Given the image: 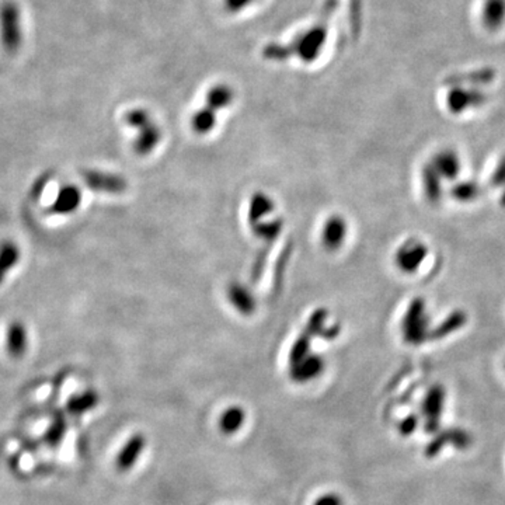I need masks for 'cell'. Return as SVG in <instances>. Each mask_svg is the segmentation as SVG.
Instances as JSON below:
<instances>
[{
  "mask_svg": "<svg viewBox=\"0 0 505 505\" xmlns=\"http://www.w3.org/2000/svg\"><path fill=\"white\" fill-rule=\"evenodd\" d=\"M491 180H493V184L496 186V187H504L505 186V157L500 161V164L497 166V169H496V171L493 173V177H491ZM503 203H505V191H504V197H503Z\"/></svg>",
  "mask_w": 505,
  "mask_h": 505,
  "instance_id": "cell-27",
  "label": "cell"
},
{
  "mask_svg": "<svg viewBox=\"0 0 505 505\" xmlns=\"http://www.w3.org/2000/svg\"><path fill=\"white\" fill-rule=\"evenodd\" d=\"M349 225L341 215H331L321 226L320 240L326 250L337 252L347 240Z\"/></svg>",
  "mask_w": 505,
  "mask_h": 505,
  "instance_id": "cell-4",
  "label": "cell"
},
{
  "mask_svg": "<svg viewBox=\"0 0 505 505\" xmlns=\"http://www.w3.org/2000/svg\"><path fill=\"white\" fill-rule=\"evenodd\" d=\"M18 258L20 250L14 243L6 242L0 246V284L4 281L9 271L17 264Z\"/></svg>",
  "mask_w": 505,
  "mask_h": 505,
  "instance_id": "cell-22",
  "label": "cell"
},
{
  "mask_svg": "<svg viewBox=\"0 0 505 505\" xmlns=\"http://www.w3.org/2000/svg\"><path fill=\"white\" fill-rule=\"evenodd\" d=\"M218 122V112L209 107H201L191 115V128L198 135L211 134Z\"/></svg>",
  "mask_w": 505,
  "mask_h": 505,
  "instance_id": "cell-17",
  "label": "cell"
},
{
  "mask_svg": "<svg viewBox=\"0 0 505 505\" xmlns=\"http://www.w3.org/2000/svg\"><path fill=\"white\" fill-rule=\"evenodd\" d=\"M275 205L270 196L265 193H257L254 194L249 203V223L254 225L261 222L267 215H270L274 211Z\"/></svg>",
  "mask_w": 505,
  "mask_h": 505,
  "instance_id": "cell-19",
  "label": "cell"
},
{
  "mask_svg": "<svg viewBox=\"0 0 505 505\" xmlns=\"http://www.w3.org/2000/svg\"><path fill=\"white\" fill-rule=\"evenodd\" d=\"M486 99V95L477 89H464L462 86H454V89L447 96V104L454 114H460L467 108H474L484 104Z\"/></svg>",
  "mask_w": 505,
  "mask_h": 505,
  "instance_id": "cell-8",
  "label": "cell"
},
{
  "mask_svg": "<svg viewBox=\"0 0 505 505\" xmlns=\"http://www.w3.org/2000/svg\"><path fill=\"white\" fill-rule=\"evenodd\" d=\"M324 368V361L319 355H307L299 363L291 366V378L298 383H306L317 378Z\"/></svg>",
  "mask_w": 505,
  "mask_h": 505,
  "instance_id": "cell-11",
  "label": "cell"
},
{
  "mask_svg": "<svg viewBox=\"0 0 505 505\" xmlns=\"http://www.w3.org/2000/svg\"><path fill=\"white\" fill-rule=\"evenodd\" d=\"M125 121L131 128H137L139 131V135L134 142L135 152L141 156L149 154L161 139V131L152 119L149 112L142 108L131 110L127 112Z\"/></svg>",
  "mask_w": 505,
  "mask_h": 505,
  "instance_id": "cell-1",
  "label": "cell"
},
{
  "mask_svg": "<svg viewBox=\"0 0 505 505\" xmlns=\"http://www.w3.org/2000/svg\"><path fill=\"white\" fill-rule=\"evenodd\" d=\"M80 201H82L80 190L75 186H66V187L60 188L51 211L53 213H59V215L72 213L80 206Z\"/></svg>",
  "mask_w": 505,
  "mask_h": 505,
  "instance_id": "cell-12",
  "label": "cell"
},
{
  "mask_svg": "<svg viewBox=\"0 0 505 505\" xmlns=\"http://www.w3.org/2000/svg\"><path fill=\"white\" fill-rule=\"evenodd\" d=\"M21 18L20 10L13 1H4L0 6V40L4 50L14 52L21 44Z\"/></svg>",
  "mask_w": 505,
  "mask_h": 505,
  "instance_id": "cell-3",
  "label": "cell"
},
{
  "mask_svg": "<svg viewBox=\"0 0 505 505\" xmlns=\"http://www.w3.org/2000/svg\"><path fill=\"white\" fill-rule=\"evenodd\" d=\"M309 349H310V336H307L304 333L302 336H299V339L295 341V344L291 349V353H289L291 366H295L297 363L303 361L309 354Z\"/></svg>",
  "mask_w": 505,
  "mask_h": 505,
  "instance_id": "cell-24",
  "label": "cell"
},
{
  "mask_svg": "<svg viewBox=\"0 0 505 505\" xmlns=\"http://www.w3.org/2000/svg\"><path fill=\"white\" fill-rule=\"evenodd\" d=\"M228 297H229V301L232 303V306L243 314H246V313L249 314L255 310V299L253 297L252 291H249L242 284L230 285V288L228 291Z\"/></svg>",
  "mask_w": 505,
  "mask_h": 505,
  "instance_id": "cell-16",
  "label": "cell"
},
{
  "mask_svg": "<svg viewBox=\"0 0 505 505\" xmlns=\"http://www.w3.org/2000/svg\"><path fill=\"white\" fill-rule=\"evenodd\" d=\"M99 403V395L95 390H87L82 395L72 398L68 403V410L73 414H80L95 408Z\"/></svg>",
  "mask_w": 505,
  "mask_h": 505,
  "instance_id": "cell-23",
  "label": "cell"
},
{
  "mask_svg": "<svg viewBox=\"0 0 505 505\" xmlns=\"http://www.w3.org/2000/svg\"><path fill=\"white\" fill-rule=\"evenodd\" d=\"M428 312L424 301L415 299L408 306L403 320L402 331L403 339L408 344H421L427 340L428 334Z\"/></svg>",
  "mask_w": 505,
  "mask_h": 505,
  "instance_id": "cell-2",
  "label": "cell"
},
{
  "mask_svg": "<svg viewBox=\"0 0 505 505\" xmlns=\"http://www.w3.org/2000/svg\"><path fill=\"white\" fill-rule=\"evenodd\" d=\"M422 187L427 198L435 202L441 198V177L432 164H428L422 170Z\"/></svg>",
  "mask_w": 505,
  "mask_h": 505,
  "instance_id": "cell-20",
  "label": "cell"
},
{
  "mask_svg": "<svg viewBox=\"0 0 505 505\" xmlns=\"http://www.w3.org/2000/svg\"><path fill=\"white\" fill-rule=\"evenodd\" d=\"M62 434H63V424H53L48 430L47 440L51 444H58L62 438Z\"/></svg>",
  "mask_w": 505,
  "mask_h": 505,
  "instance_id": "cell-29",
  "label": "cell"
},
{
  "mask_svg": "<svg viewBox=\"0 0 505 505\" xmlns=\"http://www.w3.org/2000/svg\"><path fill=\"white\" fill-rule=\"evenodd\" d=\"M226 11L229 13H242L246 7L249 9L257 0H222Z\"/></svg>",
  "mask_w": 505,
  "mask_h": 505,
  "instance_id": "cell-26",
  "label": "cell"
},
{
  "mask_svg": "<svg viewBox=\"0 0 505 505\" xmlns=\"http://www.w3.org/2000/svg\"><path fill=\"white\" fill-rule=\"evenodd\" d=\"M243 422L245 411L240 407H230L222 414L219 420V428L223 434H235L240 430Z\"/></svg>",
  "mask_w": 505,
  "mask_h": 505,
  "instance_id": "cell-21",
  "label": "cell"
},
{
  "mask_svg": "<svg viewBox=\"0 0 505 505\" xmlns=\"http://www.w3.org/2000/svg\"><path fill=\"white\" fill-rule=\"evenodd\" d=\"M83 180L89 188H92L97 193L121 194L127 188L125 179H122L117 174H110V173H102V171H95V170L85 171Z\"/></svg>",
  "mask_w": 505,
  "mask_h": 505,
  "instance_id": "cell-5",
  "label": "cell"
},
{
  "mask_svg": "<svg viewBox=\"0 0 505 505\" xmlns=\"http://www.w3.org/2000/svg\"><path fill=\"white\" fill-rule=\"evenodd\" d=\"M427 252V248L421 242L410 240L396 253V265L404 274H413L422 264Z\"/></svg>",
  "mask_w": 505,
  "mask_h": 505,
  "instance_id": "cell-7",
  "label": "cell"
},
{
  "mask_svg": "<svg viewBox=\"0 0 505 505\" xmlns=\"http://www.w3.org/2000/svg\"><path fill=\"white\" fill-rule=\"evenodd\" d=\"M452 193L459 201H469V200H474L477 197L479 188H477V184H474V183H464V184H457Z\"/></svg>",
  "mask_w": 505,
  "mask_h": 505,
  "instance_id": "cell-25",
  "label": "cell"
},
{
  "mask_svg": "<svg viewBox=\"0 0 505 505\" xmlns=\"http://www.w3.org/2000/svg\"><path fill=\"white\" fill-rule=\"evenodd\" d=\"M313 505H343V500L336 494H326L317 499Z\"/></svg>",
  "mask_w": 505,
  "mask_h": 505,
  "instance_id": "cell-30",
  "label": "cell"
},
{
  "mask_svg": "<svg viewBox=\"0 0 505 505\" xmlns=\"http://www.w3.org/2000/svg\"><path fill=\"white\" fill-rule=\"evenodd\" d=\"M6 346L7 351L14 356L20 358L26 354L27 350V330L23 323L20 321H13L9 329H7V336H6Z\"/></svg>",
  "mask_w": 505,
  "mask_h": 505,
  "instance_id": "cell-13",
  "label": "cell"
},
{
  "mask_svg": "<svg viewBox=\"0 0 505 505\" xmlns=\"http://www.w3.org/2000/svg\"><path fill=\"white\" fill-rule=\"evenodd\" d=\"M445 390L442 386H434L422 404V413L425 417V431L432 434L440 428V420L444 408Z\"/></svg>",
  "mask_w": 505,
  "mask_h": 505,
  "instance_id": "cell-6",
  "label": "cell"
},
{
  "mask_svg": "<svg viewBox=\"0 0 505 505\" xmlns=\"http://www.w3.org/2000/svg\"><path fill=\"white\" fill-rule=\"evenodd\" d=\"M145 445H147V440L142 434L132 435L117 456L115 463H117L118 470H121V472L129 470L138 462L139 456L144 452Z\"/></svg>",
  "mask_w": 505,
  "mask_h": 505,
  "instance_id": "cell-10",
  "label": "cell"
},
{
  "mask_svg": "<svg viewBox=\"0 0 505 505\" xmlns=\"http://www.w3.org/2000/svg\"><path fill=\"white\" fill-rule=\"evenodd\" d=\"M482 20L487 30H499L505 21V0H486Z\"/></svg>",
  "mask_w": 505,
  "mask_h": 505,
  "instance_id": "cell-15",
  "label": "cell"
},
{
  "mask_svg": "<svg viewBox=\"0 0 505 505\" xmlns=\"http://www.w3.org/2000/svg\"><path fill=\"white\" fill-rule=\"evenodd\" d=\"M417 424H418V418L414 414H411L400 422L399 431L402 435H410L417 428Z\"/></svg>",
  "mask_w": 505,
  "mask_h": 505,
  "instance_id": "cell-28",
  "label": "cell"
},
{
  "mask_svg": "<svg viewBox=\"0 0 505 505\" xmlns=\"http://www.w3.org/2000/svg\"><path fill=\"white\" fill-rule=\"evenodd\" d=\"M496 78V70L491 68H483V69H476L467 73H459L448 78L447 83L451 86H464V85H489Z\"/></svg>",
  "mask_w": 505,
  "mask_h": 505,
  "instance_id": "cell-14",
  "label": "cell"
},
{
  "mask_svg": "<svg viewBox=\"0 0 505 505\" xmlns=\"http://www.w3.org/2000/svg\"><path fill=\"white\" fill-rule=\"evenodd\" d=\"M431 164L437 170L440 177L445 179H454L460 170V160L457 154L452 151H444L435 154L434 161Z\"/></svg>",
  "mask_w": 505,
  "mask_h": 505,
  "instance_id": "cell-18",
  "label": "cell"
},
{
  "mask_svg": "<svg viewBox=\"0 0 505 505\" xmlns=\"http://www.w3.org/2000/svg\"><path fill=\"white\" fill-rule=\"evenodd\" d=\"M454 445L456 448H460V450H464L467 447H470L472 444V438L470 435L463 431V430H459V428H451V430H447L444 432H441L435 440H432L430 442V445L425 448V456L428 457H434L435 455L440 454L441 450L445 447V445Z\"/></svg>",
  "mask_w": 505,
  "mask_h": 505,
  "instance_id": "cell-9",
  "label": "cell"
}]
</instances>
